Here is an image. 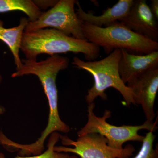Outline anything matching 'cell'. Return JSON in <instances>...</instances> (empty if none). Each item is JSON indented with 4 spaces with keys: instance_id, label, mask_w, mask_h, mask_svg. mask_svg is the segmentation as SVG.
Instances as JSON below:
<instances>
[{
    "instance_id": "obj_1",
    "label": "cell",
    "mask_w": 158,
    "mask_h": 158,
    "mask_svg": "<svg viewBox=\"0 0 158 158\" xmlns=\"http://www.w3.org/2000/svg\"><path fill=\"white\" fill-rule=\"evenodd\" d=\"M21 68L11 74L15 78L24 75H34L39 79L44 90L49 107L48 122L41 135L34 143L26 144L25 148L29 154L37 155L42 153L44 149V141L52 133H67L70 127L60 118L58 110V93L56 80L60 71L68 68L69 60L66 57L59 55L50 56L45 60L22 59Z\"/></svg>"
},
{
    "instance_id": "obj_2",
    "label": "cell",
    "mask_w": 158,
    "mask_h": 158,
    "mask_svg": "<svg viewBox=\"0 0 158 158\" xmlns=\"http://www.w3.org/2000/svg\"><path fill=\"white\" fill-rule=\"evenodd\" d=\"M20 50L26 59L34 60L42 54L52 56L72 52L83 54L87 61H92L100 54V48L86 40L76 39L52 28L24 32Z\"/></svg>"
},
{
    "instance_id": "obj_3",
    "label": "cell",
    "mask_w": 158,
    "mask_h": 158,
    "mask_svg": "<svg viewBox=\"0 0 158 158\" xmlns=\"http://www.w3.org/2000/svg\"><path fill=\"white\" fill-rule=\"evenodd\" d=\"M121 56V50L116 49L106 58L99 61H83L78 57H74L73 65L77 68L84 69L93 77L94 84L88 90L85 97L88 104L94 102L97 98L100 97L103 100L107 99L105 91L113 88L122 95L127 106L135 105L132 91L123 82L119 72L118 63Z\"/></svg>"
},
{
    "instance_id": "obj_4",
    "label": "cell",
    "mask_w": 158,
    "mask_h": 158,
    "mask_svg": "<svg viewBox=\"0 0 158 158\" xmlns=\"http://www.w3.org/2000/svg\"><path fill=\"white\" fill-rule=\"evenodd\" d=\"M82 29L86 40L102 48L107 54L116 49L138 55L158 51V42L135 33L120 22L104 27L83 22Z\"/></svg>"
},
{
    "instance_id": "obj_5",
    "label": "cell",
    "mask_w": 158,
    "mask_h": 158,
    "mask_svg": "<svg viewBox=\"0 0 158 158\" xmlns=\"http://www.w3.org/2000/svg\"><path fill=\"white\" fill-rule=\"evenodd\" d=\"M94 103L88 104V120L85 126L77 132L78 137L89 133H97L105 137L108 140V145L116 149L123 148V145L129 141L142 142L144 136L138 134L139 131L147 130L153 133L157 129V122L150 123L145 121L140 125H123L117 126L110 124L107 119L111 116V112L106 110L102 117L97 116L94 110Z\"/></svg>"
},
{
    "instance_id": "obj_6",
    "label": "cell",
    "mask_w": 158,
    "mask_h": 158,
    "mask_svg": "<svg viewBox=\"0 0 158 158\" xmlns=\"http://www.w3.org/2000/svg\"><path fill=\"white\" fill-rule=\"evenodd\" d=\"M76 0H59L52 8L41 15L36 21L29 22L25 32L48 28L56 29L77 39L85 40L82 29L83 21L75 11Z\"/></svg>"
},
{
    "instance_id": "obj_7",
    "label": "cell",
    "mask_w": 158,
    "mask_h": 158,
    "mask_svg": "<svg viewBox=\"0 0 158 158\" xmlns=\"http://www.w3.org/2000/svg\"><path fill=\"white\" fill-rule=\"evenodd\" d=\"M62 144L65 146H55L57 152L72 153L79 158H129L133 155L135 148L129 144L120 149H116L108 145L105 137L97 133H89L79 137L76 141L66 136H60Z\"/></svg>"
},
{
    "instance_id": "obj_8",
    "label": "cell",
    "mask_w": 158,
    "mask_h": 158,
    "mask_svg": "<svg viewBox=\"0 0 158 158\" xmlns=\"http://www.w3.org/2000/svg\"><path fill=\"white\" fill-rule=\"evenodd\" d=\"M127 84L132 91L135 104L142 107L146 121L153 123L156 116L154 106L158 90V66Z\"/></svg>"
},
{
    "instance_id": "obj_9",
    "label": "cell",
    "mask_w": 158,
    "mask_h": 158,
    "mask_svg": "<svg viewBox=\"0 0 158 158\" xmlns=\"http://www.w3.org/2000/svg\"><path fill=\"white\" fill-rule=\"evenodd\" d=\"M145 0H135L126 16L122 20L128 28L158 42L157 22Z\"/></svg>"
},
{
    "instance_id": "obj_10",
    "label": "cell",
    "mask_w": 158,
    "mask_h": 158,
    "mask_svg": "<svg viewBox=\"0 0 158 158\" xmlns=\"http://www.w3.org/2000/svg\"><path fill=\"white\" fill-rule=\"evenodd\" d=\"M121 50L118 72L125 85L135 81L149 69L158 66V51L138 55L123 49Z\"/></svg>"
},
{
    "instance_id": "obj_11",
    "label": "cell",
    "mask_w": 158,
    "mask_h": 158,
    "mask_svg": "<svg viewBox=\"0 0 158 158\" xmlns=\"http://www.w3.org/2000/svg\"><path fill=\"white\" fill-rule=\"evenodd\" d=\"M134 0H119L112 8L103 11L101 15H95L92 11L85 12L82 9L78 1L76 13L79 19L98 27H104L116 22L121 21L127 15Z\"/></svg>"
},
{
    "instance_id": "obj_12",
    "label": "cell",
    "mask_w": 158,
    "mask_h": 158,
    "mask_svg": "<svg viewBox=\"0 0 158 158\" xmlns=\"http://www.w3.org/2000/svg\"><path fill=\"white\" fill-rule=\"evenodd\" d=\"M29 22L28 19L21 18L19 25L10 28L4 27V23L0 20V40L4 42L10 49L14 57L16 70L21 68L23 65L19 56L21 44L25 29Z\"/></svg>"
},
{
    "instance_id": "obj_13",
    "label": "cell",
    "mask_w": 158,
    "mask_h": 158,
    "mask_svg": "<svg viewBox=\"0 0 158 158\" xmlns=\"http://www.w3.org/2000/svg\"><path fill=\"white\" fill-rule=\"evenodd\" d=\"M16 11L24 13L31 22L36 21L42 12L32 0H0V13Z\"/></svg>"
},
{
    "instance_id": "obj_14",
    "label": "cell",
    "mask_w": 158,
    "mask_h": 158,
    "mask_svg": "<svg viewBox=\"0 0 158 158\" xmlns=\"http://www.w3.org/2000/svg\"><path fill=\"white\" fill-rule=\"evenodd\" d=\"M59 133L55 132L52 133L49 138L47 144L48 148L44 152L40 154L32 156H17L13 158H69V156L68 153L63 152H57L54 151V147L60 139ZM0 158H7L2 153H0Z\"/></svg>"
},
{
    "instance_id": "obj_15",
    "label": "cell",
    "mask_w": 158,
    "mask_h": 158,
    "mask_svg": "<svg viewBox=\"0 0 158 158\" xmlns=\"http://www.w3.org/2000/svg\"><path fill=\"white\" fill-rule=\"evenodd\" d=\"M155 137L152 132L147 133L142 141L141 149L133 158H157L158 150L153 148Z\"/></svg>"
},
{
    "instance_id": "obj_16",
    "label": "cell",
    "mask_w": 158,
    "mask_h": 158,
    "mask_svg": "<svg viewBox=\"0 0 158 158\" xmlns=\"http://www.w3.org/2000/svg\"><path fill=\"white\" fill-rule=\"evenodd\" d=\"M34 4L41 11V9H46L49 7H53L58 1H33Z\"/></svg>"
},
{
    "instance_id": "obj_17",
    "label": "cell",
    "mask_w": 158,
    "mask_h": 158,
    "mask_svg": "<svg viewBox=\"0 0 158 158\" xmlns=\"http://www.w3.org/2000/svg\"><path fill=\"white\" fill-rule=\"evenodd\" d=\"M151 11L156 20L158 19V1L152 0L151 4L150 7Z\"/></svg>"
},
{
    "instance_id": "obj_18",
    "label": "cell",
    "mask_w": 158,
    "mask_h": 158,
    "mask_svg": "<svg viewBox=\"0 0 158 158\" xmlns=\"http://www.w3.org/2000/svg\"><path fill=\"white\" fill-rule=\"evenodd\" d=\"M5 109H4V108L0 106V115L3 114V113L5 112Z\"/></svg>"
},
{
    "instance_id": "obj_19",
    "label": "cell",
    "mask_w": 158,
    "mask_h": 158,
    "mask_svg": "<svg viewBox=\"0 0 158 158\" xmlns=\"http://www.w3.org/2000/svg\"><path fill=\"white\" fill-rule=\"evenodd\" d=\"M69 158H79L77 156H76L73 155L71 156H69Z\"/></svg>"
},
{
    "instance_id": "obj_20",
    "label": "cell",
    "mask_w": 158,
    "mask_h": 158,
    "mask_svg": "<svg viewBox=\"0 0 158 158\" xmlns=\"http://www.w3.org/2000/svg\"><path fill=\"white\" fill-rule=\"evenodd\" d=\"M2 75L0 74V84L2 83Z\"/></svg>"
}]
</instances>
